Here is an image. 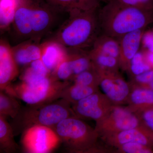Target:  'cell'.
<instances>
[{"label":"cell","instance_id":"obj_1","mask_svg":"<svg viewBox=\"0 0 153 153\" xmlns=\"http://www.w3.org/2000/svg\"><path fill=\"white\" fill-rule=\"evenodd\" d=\"M98 16L102 34L118 38L153 24V8L127 5L112 0L100 10Z\"/></svg>","mask_w":153,"mask_h":153},{"label":"cell","instance_id":"obj_4","mask_svg":"<svg viewBox=\"0 0 153 153\" xmlns=\"http://www.w3.org/2000/svg\"><path fill=\"white\" fill-rule=\"evenodd\" d=\"M68 81L57 80L52 74L34 82H22L4 91L22 100L28 105H40L60 99L63 91L70 85Z\"/></svg>","mask_w":153,"mask_h":153},{"label":"cell","instance_id":"obj_32","mask_svg":"<svg viewBox=\"0 0 153 153\" xmlns=\"http://www.w3.org/2000/svg\"><path fill=\"white\" fill-rule=\"evenodd\" d=\"M145 51L153 52V31L152 30L144 32L142 42Z\"/></svg>","mask_w":153,"mask_h":153},{"label":"cell","instance_id":"obj_37","mask_svg":"<svg viewBox=\"0 0 153 153\" xmlns=\"http://www.w3.org/2000/svg\"><path fill=\"white\" fill-rule=\"evenodd\" d=\"M112 1V0H99V1H101L104 2L105 3H108L111 1Z\"/></svg>","mask_w":153,"mask_h":153},{"label":"cell","instance_id":"obj_13","mask_svg":"<svg viewBox=\"0 0 153 153\" xmlns=\"http://www.w3.org/2000/svg\"><path fill=\"white\" fill-rule=\"evenodd\" d=\"M144 30H137L117 38L120 45L119 62L124 69H129L134 56L139 52Z\"/></svg>","mask_w":153,"mask_h":153},{"label":"cell","instance_id":"obj_23","mask_svg":"<svg viewBox=\"0 0 153 153\" xmlns=\"http://www.w3.org/2000/svg\"><path fill=\"white\" fill-rule=\"evenodd\" d=\"M51 74L41 59L33 61L27 66L21 75V79L22 82L30 83L43 79Z\"/></svg>","mask_w":153,"mask_h":153},{"label":"cell","instance_id":"obj_20","mask_svg":"<svg viewBox=\"0 0 153 153\" xmlns=\"http://www.w3.org/2000/svg\"><path fill=\"white\" fill-rule=\"evenodd\" d=\"M92 66L100 74L115 72L120 66L118 59L91 50L89 52Z\"/></svg>","mask_w":153,"mask_h":153},{"label":"cell","instance_id":"obj_25","mask_svg":"<svg viewBox=\"0 0 153 153\" xmlns=\"http://www.w3.org/2000/svg\"><path fill=\"white\" fill-rule=\"evenodd\" d=\"M17 0H0V27L5 30L13 21Z\"/></svg>","mask_w":153,"mask_h":153},{"label":"cell","instance_id":"obj_19","mask_svg":"<svg viewBox=\"0 0 153 153\" xmlns=\"http://www.w3.org/2000/svg\"><path fill=\"white\" fill-rule=\"evenodd\" d=\"M6 117L0 115V148L6 153L16 152L19 146L14 140L13 130L6 120Z\"/></svg>","mask_w":153,"mask_h":153},{"label":"cell","instance_id":"obj_11","mask_svg":"<svg viewBox=\"0 0 153 153\" xmlns=\"http://www.w3.org/2000/svg\"><path fill=\"white\" fill-rule=\"evenodd\" d=\"M19 74V66L12 47L3 39L0 41V89L4 91Z\"/></svg>","mask_w":153,"mask_h":153},{"label":"cell","instance_id":"obj_26","mask_svg":"<svg viewBox=\"0 0 153 153\" xmlns=\"http://www.w3.org/2000/svg\"><path fill=\"white\" fill-rule=\"evenodd\" d=\"M131 100L143 110L153 106V90L148 88L135 89L131 95Z\"/></svg>","mask_w":153,"mask_h":153},{"label":"cell","instance_id":"obj_18","mask_svg":"<svg viewBox=\"0 0 153 153\" xmlns=\"http://www.w3.org/2000/svg\"><path fill=\"white\" fill-rule=\"evenodd\" d=\"M91 47L92 51L112 56L119 60L120 45L117 38L102 33L97 38Z\"/></svg>","mask_w":153,"mask_h":153},{"label":"cell","instance_id":"obj_9","mask_svg":"<svg viewBox=\"0 0 153 153\" xmlns=\"http://www.w3.org/2000/svg\"><path fill=\"white\" fill-rule=\"evenodd\" d=\"M71 105L76 117L94 120L97 124L106 117L111 109L104 96L97 92Z\"/></svg>","mask_w":153,"mask_h":153},{"label":"cell","instance_id":"obj_27","mask_svg":"<svg viewBox=\"0 0 153 153\" xmlns=\"http://www.w3.org/2000/svg\"><path fill=\"white\" fill-rule=\"evenodd\" d=\"M74 83L84 86H97L99 84L100 74L93 66L86 71L74 76Z\"/></svg>","mask_w":153,"mask_h":153},{"label":"cell","instance_id":"obj_31","mask_svg":"<svg viewBox=\"0 0 153 153\" xmlns=\"http://www.w3.org/2000/svg\"><path fill=\"white\" fill-rule=\"evenodd\" d=\"M127 5L138 7L152 8H153V0H118Z\"/></svg>","mask_w":153,"mask_h":153},{"label":"cell","instance_id":"obj_17","mask_svg":"<svg viewBox=\"0 0 153 153\" xmlns=\"http://www.w3.org/2000/svg\"><path fill=\"white\" fill-rule=\"evenodd\" d=\"M60 12L69 13L74 11L97 10L100 7L99 0H44Z\"/></svg>","mask_w":153,"mask_h":153},{"label":"cell","instance_id":"obj_5","mask_svg":"<svg viewBox=\"0 0 153 153\" xmlns=\"http://www.w3.org/2000/svg\"><path fill=\"white\" fill-rule=\"evenodd\" d=\"M64 144L72 152L90 150L93 147L98 133L76 117L61 121L52 128Z\"/></svg>","mask_w":153,"mask_h":153},{"label":"cell","instance_id":"obj_12","mask_svg":"<svg viewBox=\"0 0 153 153\" xmlns=\"http://www.w3.org/2000/svg\"><path fill=\"white\" fill-rule=\"evenodd\" d=\"M100 74L99 84L107 97L115 102H121L127 97L129 93L128 84L115 72Z\"/></svg>","mask_w":153,"mask_h":153},{"label":"cell","instance_id":"obj_8","mask_svg":"<svg viewBox=\"0 0 153 153\" xmlns=\"http://www.w3.org/2000/svg\"><path fill=\"white\" fill-rule=\"evenodd\" d=\"M140 124L138 118L132 113L122 108L116 107L100 123L97 124L96 131L106 134H115L120 132L136 128Z\"/></svg>","mask_w":153,"mask_h":153},{"label":"cell","instance_id":"obj_33","mask_svg":"<svg viewBox=\"0 0 153 153\" xmlns=\"http://www.w3.org/2000/svg\"><path fill=\"white\" fill-rule=\"evenodd\" d=\"M142 118L146 127L153 131V106L143 110Z\"/></svg>","mask_w":153,"mask_h":153},{"label":"cell","instance_id":"obj_34","mask_svg":"<svg viewBox=\"0 0 153 153\" xmlns=\"http://www.w3.org/2000/svg\"><path fill=\"white\" fill-rule=\"evenodd\" d=\"M153 79V69L145 71L142 74L135 76V79L137 82L141 84L146 85Z\"/></svg>","mask_w":153,"mask_h":153},{"label":"cell","instance_id":"obj_16","mask_svg":"<svg viewBox=\"0 0 153 153\" xmlns=\"http://www.w3.org/2000/svg\"><path fill=\"white\" fill-rule=\"evenodd\" d=\"M113 141L117 144L126 143H138L151 147L153 146V131L147 127H138L114 134Z\"/></svg>","mask_w":153,"mask_h":153},{"label":"cell","instance_id":"obj_21","mask_svg":"<svg viewBox=\"0 0 153 153\" xmlns=\"http://www.w3.org/2000/svg\"><path fill=\"white\" fill-rule=\"evenodd\" d=\"M96 92L97 86H84L74 83L68 85L63 91L60 98L63 99L72 104Z\"/></svg>","mask_w":153,"mask_h":153},{"label":"cell","instance_id":"obj_38","mask_svg":"<svg viewBox=\"0 0 153 153\" xmlns=\"http://www.w3.org/2000/svg\"><path fill=\"white\" fill-rule=\"evenodd\" d=\"M152 31H153V29H152Z\"/></svg>","mask_w":153,"mask_h":153},{"label":"cell","instance_id":"obj_3","mask_svg":"<svg viewBox=\"0 0 153 153\" xmlns=\"http://www.w3.org/2000/svg\"><path fill=\"white\" fill-rule=\"evenodd\" d=\"M71 105L69 102L60 98L46 104L22 107L11 124L14 135L36 126L52 128L63 120L76 117Z\"/></svg>","mask_w":153,"mask_h":153},{"label":"cell","instance_id":"obj_30","mask_svg":"<svg viewBox=\"0 0 153 153\" xmlns=\"http://www.w3.org/2000/svg\"><path fill=\"white\" fill-rule=\"evenodd\" d=\"M121 146L122 150L127 153H151L153 151L149 147L138 143L130 142L126 143Z\"/></svg>","mask_w":153,"mask_h":153},{"label":"cell","instance_id":"obj_35","mask_svg":"<svg viewBox=\"0 0 153 153\" xmlns=\"http://www.w3.org/2000/svg\"><path fill=\"white\" fill-rule=\"evenodd\" d=\"M144 53L146 61L153 69V52L145 51Z\"/></svg>","mask_w":153,"mask_h":153},{"label":"cell","instance_id":"obj_15","mask_svg":"<svg viewBox=\"0 0 153 153\" xmlns=\"http://www.w3.org/2000/svg\"><path fill=\"white\" fill-rule=\"evenodd\" d=\"M41 44V60L52 74L59 63L66 57L68 53V49L62 44L54 40L45 41Z\"/></svg>","mask_w":153,"mask_h":153},{"label":"cell","instance_id":"obj_7","mask_svg":"<svg viewBox=\"0 0 153 153\" xmlns=\"http://www.w3.org/2000/svg\"><path fill=\"white\" fill-rule=\"evenodd\" d=\"M59 12L44 0H33L31 39L40 43L51 32Z\"/></svg>","mask_w":153,"mask_h":153},{"label":"cell","instance_id":"obj_2","mask_svg":"<svg viewBox=\"0 0 153 153\" xmlns=\"http://www.w3.org/2000/svg\"><path fill=\"white\" fill-rule=\"evenodd\" d=\"M97 10L74 11L60 26L51 40L67 49L92 47L100 30Z\"/></svg>","mask_w":153,"mask_h":153},{"label":"cell","instance_id":"obj_22","mask_svg":"<svg viewBox=\"0 0 153 153\" xmlns=\"http://www.w3.org/2000/svg\"><path fill=\"white\" fill-rule=\"evenodd\" d=\"M68 49L71 58L73 77L92 67V63L89 52H86L84 49Z\"/></svg>","mask_w":153,"mask_h":153},{"label":"cell","instance_id":"obj_10","mask_svg":"<svg viewBox=\"0 0 153 153\" xmlns=\"http://www.w3.org/2000/svg\"><path fill=\"white\" fill-rule=\"evenodd\" d=\"M33 0H17L12 27L19 43L31 39Z\"/></svg>","mask_w":153,"mask_h":153},{"label":"cell","instance_id":"obj_28","mask_svg":"<svg viewBox=\"0 0 153 153\" xmlns=\"http://www.w3.org/2000/svg\"><path fill=\"white\" fill-rule=\"evenodd\" d=\"M52 75L60 81H66L72 79L73 76V70L68 51L66 57L59 63L55 71L52 73Z\"/></svg>","mask_w":153,"mask_h":153},{"label":"cell","instance_id":"obj_36","mask_svg":"<svg viewBox=\"0 0 153 153\" xmlns=\"http://www.w3.org/2000/svg\"><path fill=\"white\" fill-rule=\"evenodd\" d=\"M146 86L147 87L146 88H149V89H150L151 90H153V79L150 82H149L148 84L146 85Z\"/></svg>","mask_w":153,"mask_h":153},{"label":"cell","instance_id":"obj_24","mask_svg":"<svg viewBox=\"0 0 153 153\" xmlns=\"http://www.w3.org/2000/svg\"><path fill=\"white\" fill-rule=\"evenodd\" d=\"M15 97L3 91H1L0 115L6 117H10L13 119L16 116L22 107Z\"/></svg>","mask_w":153,"mask_h":153},{"label":"cell","instance_id":"obj_14","mask_svg":"<svg viewBox=\"0 0 153 153\" xmlns=\"http://www.w3.org/2000/svg\"><path fill=\"white\" fill-rule=\"evenodd\" d=\"M12 49L19 66H27L33 61L41 59V44L32 39L19 43Z\"/></svg>","mask_w":153,"mask_h":153},{"label":"cell","instance_id":"obj_6","mask_svg":"<svg viewBox=\"0 0 153 153\" xmlns=\"http://www.w3.org/2000/svg\"><path fill=\"white\" fill-rule=\"evenodd\" d=\"M60 142L53 129L43 126H36L23 133L22 143L26 152L47 153L52 152Z\"/></svg>","mask_w":153,"mask_h":153},{"label":"cell","instance_id":"obj_29","mask_svg":"<svg viewBox=\"0 0 153 153\" xmlns=\"http://www.w3.org/2000/svg\"><path fill=\"white\" fill-rule=\"evenodd\" d=\"M129 69L135 76L152 68L145 59L144 52H138L131 59Z\"/></svg>","mask_w":153,"mask_h":153}]
</instances>
